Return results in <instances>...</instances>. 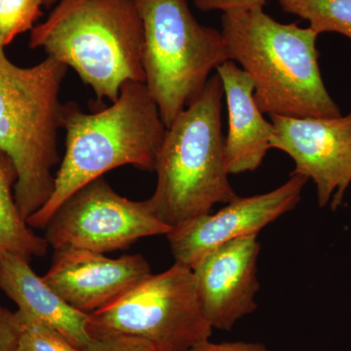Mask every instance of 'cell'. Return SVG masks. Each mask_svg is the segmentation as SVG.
I'll list each match as a JSON object with an SVG mask.
<instances>
[{
  "label": "cell",
  "mask_w": 351,
  "mask_h": 351,
  "mask_svg": "<svg viewBox=\"0 0 351 351\" xmlns=\"http://www.w3.org/2000/svg\"><path fill=\"white\" fill-rule=\"evenodd\" d=\"M68 69L48 56L36 66H17L0 48V152L17 172L14 197L25 221L54 189L64 110L60 91Z\"/></svg>",
  "instance_id": "obj_5"
},
{
  "label": "cell",
  "mask_w": 351,
  "mask_h": 351,
  "mask_svg": "<svg viewBox=\"0 0 351 351\" xmlns=\"http://www.w3.org/2000/svg\"><path fill=\"white\" fill-rule=\"evenodd\" d=\"M62 128L66 152L49 199L27 219L32 228L44 230L66 198L115 168L131 165L154 172L167 131L149 90L138 82L125 83L119 98L97 112L64 104Z\"/></svg>",
  "instance_id": "obj_1"
},
{
  "label": "cell",
  "mask_w": 351,
  "mask_h": 351,
  "mask_svg": "<svg viewBox=\"0 0 351 351\" xmlns=\"http://www.w3.org/2000/svg\"><path fill=\"white\" fill-rule=\"evenodd\" d=\"M44 230V239L54 250L101 254L124 250L138 239L171 232L147 199L130 200L120 195L103 177L66 198Z\"/></svg>",
  "instance_id": "obj_8"
},
{
  "label": "cell",
  "mask_w": 351,
  "mask_h": 351,
  "mask_svg": "<svg viewBox=\"0 0 351 351\" xmlns=\"http://www.w3.org/2000/svg\"><path fill=\"white\" fill-rule=\"evenodd\" d=\"M217 75L228 104L225 152L228 173L254 172L271 149L274 125L263 117L254 98L253 80L239 64L228 60L217 68Z\"/></svg>",
  "instance_id": "obj_13"
},
{
  "label": "cell",
  "mask_w": 351,
  "mask_h": 351,
  "mask_svg": "<svg viewBox=\"0 0 351 351\" xmlns=\"http://www.w3.org/2000/svg\"><path fill=\"white\" fill-rule=\"evenodd\" d=\"M189 351H269V350L260 343H248V341L212 343L210 339H208Z\"/></svg>",
  "instance_id": "obj_22"
},
{
  "label": "cell",
  "mask_w": 351,
  "mask_h": 351,
  "mask_svg": "<svg viewBox=\"0 0 351 351\" xmlns=\"http://www.w3.org/2000/svg\"><path fill=\"white\" fill-rule=\"evenodd\" d=\"M58 0H43V5L50 7L53 4L57 3Z\"/></svg>",
  "instance_id": "obj_23"
},
{
  "label": "cell",
  "mask_w": 351,
  "mask_h": 351,
  "mask_svg": "<svg viewBox=\"0 0 351 351\" xmlns=\"http://www.w3.org/2000/svg\"><path fill=\"white\" fill-rule=\"evenodd\" d=\"M144 43L135 0H58L29 38L32 49L73 69L98 100L110 103L125 83H145Z\"/></svg>",
  "instance_id": "obj_3"
},
{
  "label": "cell",
  "mask_w": 351,
  "mask_h": 351,
  "mask_svg": "<svg viewBox=\"0 0 351 351\" xmlns=\"http://www.w3.org/2000/svg\"><path fill=\"white\" fill-rule=\"evenodd\" d=\"M260 251L258 234L247 235L217 247L191 269L213 329L230 331L257 309Z\"/></svg>",
  "instance_id": "obj_11"
},
{
  "label": "cell",
  "mask_w": 351,
  "mask_h": 351,
  "mask_svg": "<svg viewBox=\"0 0 351 351\" xmlns=\"http://www.w3.org/2000/svg\"><path fill=\"white\" fill-rule=\"evenodd\" d=\"M308 179L291 174L285 184L263 195L235 198L217 213H209L171 230L169 241L175 263L193 269L217 247L232 240L258 234L279 217L294 210Z\"/></svg>",
  "instance_id": "obj_10"
},
{
  "label": "cell",
  "mask_w": 351,
  "mask_h": 351,
  "mask_svg": "<svg viewBox=\"0 0 351 351\" xmlns=\"http://www.w3.org/2000/svg\"><path fill=\"white\" fill-rule=\"evenodd\" d=\"M88 329L92 338L137 337L159 351H189L213 332L193 269L177 263L90 313Z\"/></svg>",
  "instance_id": "obj_7"
},
{
  "label": "cell",
  "mask_w": 351,
  "mask_h": 351,
  "mask_svg": "<svg viewBox=\"0 0 351 351\" xmlns=\"http://www.w3.org/2000/svg\"><path fill=\"white\" fill-rule=\"evenodd\" d=\"M274 125L271 149L294 160L292 174L311 179L318 205L343 204L351 184V113L336 117H289L269 115Z\"/></svg>",
  "instance_id": "obj_9"
},
{
  "label": "cell",
  "mask_w": 351,
  "mask_h": 351,
  "mask_svg": "<svg viewBox=\"0 0 351 351\" xmlns=\"http://www.w3.org/2000/svg\"><path fill=\"white\" fill-rule=\"evenodd\" d=\"M84 351H159L145 339L125 335L93 337Z\"/></svg>",
  "instance_id": "obj_19"
},
{
  "label": "cell",
  "mask_w": 351,
  "mask_h": 351,
  "mask_svg": "<svg viewBox=\"0 0 351 351\" xmlns=\"http://www.w3.org/2000/svg\"><path fill=\"white\" fill-rule=\"evenodd\" d=\"M43 0H0V48L19 34L32 31L43 16Z\"/></svg>",
  "instance_id": "obj_17"
},
{
  "label": "cell",
  "mask_w": 351,
  "mask_h": 351,
  "mask_svg": "<svg viewBox=\"0 0 351 351\" xmlns=\"http://www.w3.org/2000/svg\"><path fill=\"white\" fill-rule=\"evenodd\" d=\"M218 75L171 123L157 156V182L147 199L152 211L171 230L211 213L218 203L239 195L228 180Z\"/></svg>",
  "instance_id": "obj_4"
},
{
  "label": "cell",
  "mask_w": 351,
  "mask_h": 351,
  "mask_svg": "<svg viewBox=\"0 0 351 351\" xmlns=\"http://www.w3.org/2000/svg\"><path fill=\"white\" fill-rule=\"evenodd\" d=\"M228 60L255 84L263 113L289 117H336L341 112L325 87L311 27L281 24L263 8L230 11L221 18Z\"/></svg>",
  "instance_id": "obj_2"
},
{
  "label": "cell",
  "mask_w": 351,
  "mask_h": 351,
  "mask_svg": "<svg viewBox=\"0 0 351 351\" xmlns=\"http://www.w3.org/2000/svg\"><path fill=\"white\" fill-rule=\"evenodd\" d=\"M201 11L221 10L223 13L230 11L251 10L263 8L267 0H193Z\"/></svg>",
  "instance_id": "obj_21"
},
{
  "label": "cell",
  "mask_w": 351,
  "mask_h": 351,
  "mask_svg": "<svg viewBox=\"0 0 351 351\" xmlns=\"http://www.w3.org/2000/svg\"><path fill=\"white\" fill-rule=\"evenodd\" d=\"M285 12L308 21L317 32H338L351 39V0H278Z\"/></svg>",
  "instance_id": "obj_16"
},
{
  "label": "cell",
  "mask_w": 351,
  "mask_h": 351,
  "mask_svg": "<svg viewBox=\"0 0 351 351\" xmlns=\"http://www.w3.org/2000/svg\"><path fill=\"white\" fill-rule=\"evenodd\" d=\"M350 246H351V239H350Z\"/></svg>",
  "instance_id": "obj_24"
},
{
  "label": "cell",
  "mask_w": 351,
  "mask_h": 351,
  "mask_svg": "<svg viewBox=\"0 0 351 351\" xmlns=\"http://www.w3.org/2000/svg\"><path fill=\"white\" fill-rule=\"evenodd\" d=\"M22 329L20 313L0 306V351H17Z\"/></svg>",
  "instance_id": "obj_20"
},
{
  "label": "cell",
  "mask_w": 351,
  "mask_h": 351,
  "mask_svg": "<svg viewBox=\"0 0 351 351\" xmlns=\"http://www.w3.org/2000/svg\"><path fill=\"white\" fill-rule=\"evenodd\" d=\"M149 263L140 254L106 257L78 249L55 250L43 279L69 306L90 314L107 306L151 276Z\"/></svg>",
  "instance_id": "obj_12"
},
{
  "label": "cell",
  "mask_w": 351,
  "mask_h": 351,
  "mask_svg": "<svg viewBox=\"0 0 351 351\" xmlns=\"http://www.w3.org/2000/svg\"><path fill=\"white\" fill-rule=\"evenodd\" d=\"M20 315L23 329L17 351H84L71 343L54 328L22 313Z\"/></svg>",
  "instance_id": "obj_18"
},
{
  "label": "cell",
  "mask_w": 351,
  "mask_h": 351,
  "mask_svg": "<svg viewBox=\"0 0 351 351\" xmlns=\"http://www.w3.org/2000/svg\"><path fill=\"white\" fill-rule=\"evenodd\" d=\"M29 263L14 254H0V289L17 304L23 315L54 328L84 350L92 339L88 329L89 314L69 306Z\"/></svg>",
  "instance_id": "obj_14"
},
{
  "label": "cell",
  "mask_w": 351,
  "mask_h": 351,
  "mask_svg": "<svg viewBox=\"0 0 351 351\" xmlns=\"http://www.w3.org/2000/svg\"><path fill=\"white\" fill-rule=\"evenodd\" d=\"M144 24L145 84L169 127L228 61L221 32L200 25L186 0H135Z\"/></svg>",
  "instance_id": "obj_6"
},
{
  "label": "cell",
  "mask_w": 351,
  "mask_h": 351,
  "mask_svg": "<svg viewBox=\"0 0 351 351\" xmlns=\"http://www.w3.org/2000/svg\"><path fill=\"white\" fill-rule=\"evenodd\" d=\"M16 182L12 161L0 152V254H14L31 262L45 256L49 244L36 234L21 215L14 197Z\"/></svg>",
  "instance_id": "obj_15"
}]
</instances>
